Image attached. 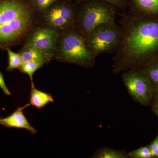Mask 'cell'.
<instances>
[{"label": "cell", "mask_w": 158, "mask_h": 158, "mask_svg": "<svg viewBox=\"0 0 158 158\" xmlns=\"http://www.w3.org/2000/svg\"><path fill=\"white\" fill-rule=\"evenodd\" d=\"M121 37V27L115 21L98 26L85 39L89 50L97 58L102 54H114L120 44Z\"/></svg>", "instance_id": "obj_5"}, {"label": "cell", "mask_w": 158, "mask_h": 158, "mask_svg": "<svg viewBox=\"0 0 158 158\" xmlns=\"http://www.w3.org/2000/svg\"><path fill=\"white\" fill-rule=\"evenodd\" d=\"M92 158H128L127 153L124 151L104 147L99 148L94 152Z\"/></svg>", "instance_id": "obj_14"}, {"label": "cell", "mask_w": 158, "mask_h": 158, "mask_svg": "<svg viewBox=\"0 0 158 158\" xmlns=\"http://www.w3.org/2000/svg\"><path fill=\"white\" fill-rule=\"evenodd\" d=\"M149 147L154 158H158V134L156 138L151 142Z\"/></svg>", "instance_id": "obj_18"}, {"label": "cell", "mask_w": 158, "mask_h": 158, "mask_svg": "<svg viewBox=\"0 0 158 158\" xmlns=\"http://www.w3.org/2000/svg\"><path fill=\"white\" fill-rule=\"evenodd\" d=\"M0 88L2 89L3 92L6 95H8V96H10L11 95V92L7 88L6 83H5V81H4L3 74L1 72H0Z\"/></svg>", "instance_id": "obj_21"}, {"label": "cell", "mask_w": 158, "mask_h": 158, "mask_svg": "<svg viewBox=\"0 0 158 158\" xmlns=\"http://www.w3.org/2000/svg\"><path fill=\"white\" fill-rule=\"evenodd\" d=\"M141 69L149 80L155 93L158 90V58L146 64Z\"/></svg>", "instance_id": "obj_13"}, {"label": "cell", "mask_w": 158, "mask_h": 158, "mask_svg": "<svg viewBox=\"0 0 158 158\" xmlns=\"http://www.w3.org/2000/svg\"><path fill=\"white\" fill-rule=\"evenodd\" d=\"M20 54L23 62L33 61L40 62L44 65L49 62L52 57L41 51L28 47H26Z\"/></svg>", "instance_id": "obj_12"}, {"label": "cell", "mask_w": 158, "mask_h": 158, "mask_svg": "<svg viewBox=\"0 0 158 158\" xmlns=\"http://www.w3.org/2000/svg\"><path fill=\"white\" fill-rule=\"evenodd\" d=\"M151 107L153 113L158 117V105L151 106Z\"/></svg>", "instance_id": "obj_23"}, {"label": "cell", "mask_w": 158, "mask_h": 158, "mask_svg": "<svg viewBox=\"0 0 158 158\" xmlns=\"http://www.w3.org/2000/svg\"><path fill=\"white\" fill-rule=\"evenodd\" d=\"M96 58L88 48L85 37L74 29L66 31L62 36L59 53L60 61L91 68Z\"/></svg>", "instance_id": "obj_4"}, {"label": "cell", "mask_w": 158, "mask_h": 158, "mask_svg": "<svg viewBox=\"0 0 158 158\" xmlns=\"http://www.w3.org/2000/svg\"><path fill=\"white\" fill-rule=\"evenodd\" d=\"M56 1V0H36V2L38 8L42 10L46 9Z\"/></svg>", "instance_id": "obj_20"}, {"label": "cell", "mask_w": 158, "mask_h": 158, "mask_svg": "<svg viewBox=\"0 0 158 158\" xmlns=\"http://www.w3.org/2000/svg\"><path fill=\"white\" fill-rule=\"evenodd\" d=\"M7 50L9 56V65L6 70L10 72L16 69H19L23 63L21 55L12 52L9 48H7Z\"/></svg>", "instance_id": "obj_15"}, {"label": "cell", "mask_w": 158, "mask_h": 158, "mask_svg": "<svg viewBox=\"0 0 158 158\" xmlns=\"http://www.w3.org/2000/svg\"><path fill=\"white\" fill-rule=\"evenodd\" d=\"M30 103L38 109H41L48 104L54 101L50 94L37 90L34 87V83H31Z\"/></svg>", "instance_id": "obj_11"}, {"label": "cell", "mask_w": 158, "mask_h": 158, "mask_svg": "<svg viewBox=\"0 0 158 158\" xmlns=\"http://www.w3.org/2000/svg\"><path fill=\"white\" fill-rule=\"evenodd\" d=\"M121 79L128 92L135 101L142 106H151L153 88L142 69H131L122 72Z\"/></svg>", "instance_id": "obj_6"}, {"label": "cell", "mask_w": 158, "mask_h": 158, "mask_svg": "<svg viewBox=\"0 0 158 158\" xmlns=\"http://www.w3.org/2000/svg\"><path fill=\"white\" fill-rule=\"evenodd\" d=\"M129 158H154L149 145L142 146L138 149L127 153Z\"/></svg>", "instance_id": "obj_17"}, {"label": "cell", "mask_w": 158, "mask_h": 158, "mask_svg": "<svg viewBox=\"0 0 158 158\" xmlns=\"http://www.w3.org/2000/svg\"><path fill=\"white\" fill-rule=\"evenodd\" d=\"M58 36V32L52 27L38 29L31 34L26 47L36 49L52 57Z\"/></svg>", "instance_id": "obj_7"}, {"label": "cell", "mask_w": 158, "mask_h": 158, "mask_svg": "<svg viewBox=\"0 0 158 158\" xmlns=\"http://www.w3.org/2000/svg\"><path fill=\"white\" fill-rule=\"evenodd\" d=\"M30 105L29 103L23 106L19 107L10 116L4 118L0 117V124L7 128L23 129L33 135L36 134L37 130L30 123L23 112Z\"/></svg>", "instance_id": "obj_9"}, {"label": "cell", "mask_w": 158, "mask_h": 158, "mask_svg": "<svg viewBox=\"0 0 158 158\" xmlns=\"http://www.w3.org/2000/svg\"><path fill=\"white\" fill-rule=\"evenodd\" d=\"M77 10L70 6L61 5L52 8L46 15L48 25L52 27L69 31L74 29Z\"/></svg>", "instance_id": "obj_8"}, {"label": "cell", "mask_w": 158, "mask_h": 158, "mask_svg": "<svg viewBox=\"0 0 158 158\" xmlns=\"http://www.w3.org/2000/svg\"><path fill=\"white\" fill-rule=\"evenodd\" d=\"M102 1L107 2L122 10H124L125 9L127 8V4L126 3L125 0H102Z\"/></svg>", "instance_id": "obj_19"}, {"label": "cell", "mask_w": 158, "mask_h": 158, "mask_svg": "<svg viewBox=\"0 0 158 158\" xmlns=\"http://www.w3.org/2000/svg\"><path fill=\"white\" fill-rule=\"evenodd\" d=\"M156 105H158V90L154 94L153 97L151 106H156Z\"/></svg>", "instance_id": "obj_22"}, {"label": "cell", "mask_w": 158, "mask_h": 158, "mask_svg": "<svg viewBox=\"0 0 158 158\" xmlns=\"http://www.w3.org/2000/svg\"><path fill=\"white\" fill-rule=\"evenodd\" d=\"M44 64L40 62H23L19 69L21 72L28 75L31 79V83H33V76L35 72L42 67Z\"/></svg>", "instance_id": "obj_16"}, {"label": "cell", "mask_w": 158, "mask_h": 158, "mask_svg": "<svg viewBox=\"0 0 158 158\" xmlns=\"http://www.w3.org/2000/svg\"><path fill=\"white\" fill-rule=\"evenodd\" d=\"M32 19L31 10L19 1H0V48H9L20 39Z\"/></svg>", "instance_id": "obj_2"}, {"label": "cell", "mask_w": 158, "mask_h": 158, "mask_svg": "<svg viewBox=\"0 0 158 158\" xmlns=\"http://www.w3.org/2000/svg\"><path fill=\"white\" fill-rule=\"evenodd\" d=\"M94 1L77 12L74 29L85 37L100 25L115 22L118 15L116 6L105 1Z\"/></svg>", "instance_id": "obj_3"}, {"label": "cell", "mask_w": 158, "mask_h": 158, "mask_svg": "<svg viewBox=\"0 0 158 158\" xmlns=\"http://www.w3.org/2000/svg\"><path fill=\"white\" fill-rule=\"evenodd\" d=\"M129 13L158 17V0H131Z\"/></svg>", "instance_id": "obj_10"}, {"label": "cell", "mask_w": 158, "mask_h": 158, "mask_svg": "<svg viewBox=\"0 0 158 158\" xmlns=\"http://www.w3.org/2000/svg\"><path fill=\"white\" fill-rule=\"evenodd\" d=\"M118 15L122 37L113 58L116 74L141 68L158 58V17L125 12Z\"/></svg>", "instance_id": "obj_1"}]
</instances>
